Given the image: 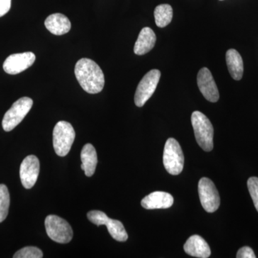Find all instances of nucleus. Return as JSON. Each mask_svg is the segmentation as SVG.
<instances>
[{
    "label": "nucleus",
    "mask_w": 258,
    "mask_h": 258,
    "mask_svg": "<svg viewBox=\"0 0 258 258\" xmlns=\"http://www.w3.org/2000/svg\"><path fill=\"white\" fill-rule=\"evenodd\" d=\"M75 74L86 92L96 94L101 92L104 87L103 71L100 66L91 59H80L75 67Z\"/></svg>",
    "instance_id": "1"
},
{
    "label": "nucleus",
    "mask_w": 258,
    "mask_h": 258,
    "mask_svg": "<svg viewBox=\"0 0 258 258\" xmlns=\"http://www.w3.org/2000/svg\"><path fill=\"white\" fill-rule=\"evenodd\" d=\"M191 121L199 146L205 152H211L214 146V128L210 119L201 112L195 111L191 114Z\"/></svg>",
    "instance_id": "2"
},
{
    "label": "nucleus",
    "mask_w": 258,
    "mask_h": 258,
    "mask_svg": "<svg viewBox=\"0 0 258 258\" xmlns=\"http://www.w3.org/2000/svg\"><path fill=\"white\" fill-rule=\"evenodd\" d=\"M53 147L59 157H66L71 151L76 132L74 127L69 122L61 120L57 123L53 129Z\"/></svg>",
    "instance_id": "3"
},
{
    "label": "nucleus",
    "mask_w": 258,
    "mask_h": 258,
    "mask_svg": "<svg viewBox=\"0 0 258 258\" xmlns=\"http://www.w3.org/2000/svg\"><path fill=\"white\" fill-rule=\"evenodd\" d=\"M163 163L166 171L171 175H178L182 171L184 154L176 139L170 138L166 141L163 154Z\"/></svg>",
    "instance_id": "4"
},
{
    "label": "nucleus",
    "mask_w": 258,
    "mask_h": 258,
    "mask_svg": "<svg viewBox=\"0 0 258 258\" xmlns=\"http://www.w3.org/2000/svg\"><path fill=\"white\" fill-rule=\"evenodd\" d=\"M47 235L57 243H69L72 240L74 232L69 222L57 215H48L45 220Z\"/></svg>",
    "instance_id": "5"
},
{
    "label": "nucleus",
    "mask_w": 258,
    "mask_h": 258,
    "mask_svg": "<svg viewBox=\"0 0 258 258\" xmlns=\"http://www.w3.org/2000/svg\"><path fill=\"white\" fill-rule=\"evenodd\" d=\"M33 101L28 97H23L15 102L3 118V127L5 132H11L20 124L31 109Z\"/></svg>",
    "instance_id": "6"
},
{
    "label": "nucleus",
    "mask_w": 258,
    "mask_h": 258,
    "mask_svg": "<svg viewBox=\"0 0 258 258\" xmlns=\"http://www.w3.org/2000/svg\"><path fill=\"white\" fill-rule=\"evenodd\" d=\"M161 78V72L159 70L154 69L148 72L137 86L134 102L136 106H144L148 100L152 96L157 89L158 83Z\"/></svg>",
    "instance_id": "7"
},
{
    "label": "nucleus",
    "mask_w": 258,
    "mask_h": 258,
    "mask_svg": "<svg viewBox=\"0 0 258 258\" xmlns=\"http://www.w3.org/2000/svg\"><path fill=\"white\" fill-rule=\"evenodd\" d=\"M199 195L204 210L212 213L218 210L220 198L216 186L209 178L203 177L199 181Z\"/></svg>",
    "instance_id": "8"
},
{
    "label": "nucleus",
    "mask_w": 258,
    "mask_h": 258,
    "mask_svg": "<svg viewBox=\"0 0 258 258\" xmlns=\"http://www.w3.org/2000/svg\"><path fill=\"white\" fill-rule=\"evenodd\" d=\"M35 58V54L32 52L13 54L5 60L3 69L8 74H19L31 67Z\"/></svg>",
    "instance_id": "9"
},
{
    "label": "nucleus",
    "mask_w": 258,
    "mask_h": 258,
    "mask_svg": "<svg viewBox=\"0 0 258 258\" xmlns=\"http://www.w3.org/2000/svg\"><path fill=\"white\" fill-rule=\"evenodd\" d=\"M40 173V161L34 155L28 156L20 165V176L25 189H31L36 183Z\"/></svg>",
    "instance_id": "10"
},
{
    "label": "nucleus",
    "mask_w": 258,
    "mask_h": 258,
    "mask_svg": "<svg viewBox=\"0 0 258 258\" xmlns=\"http://www.w3.org/2000/svg\"><path fill=\"white\" fill-rule=\"evenodd\" d=\"M198 85L200 92L208 101L215 103L220 98L218 88L210 70L203 68L199 71Z\"/></svg>",
    "instance_id": "11"
},
{
    "label": "nucleus",
    "mask_w": 258,
    "mask_h": 258,
    "mask_svg": "<svg viewBox=\"0 0 258 258\" xmlns=\"http://www.w3.org/2000/svg\"><path fill=\"white\" fill-rule=\"evenodd\" d=\"M174 204L172 195L164 191H154L142 200V206L147 210L168 209Z\"/></svg>",
    "instance_id": "12"
},
{
    "label": "nucleus",
    "mask_w": 258,
    "mask_h": 258,
    "mask_svg": "<svg viewBox=\"0 0 258 258\" xmlns=\"http://www.w3.org/2000/svg\"><path fill=\"white\" fill-rule=\"evenodd\" d=\"M184 249L186 254L193 257L208 258L211 254V249L208 242L198 235L191 236L186 240Z\"/></svg>",
    "instance_id": "13"
},
{
    "label": "nucleus",
    "mask_w": 258,
    "mask_h": 258,
    "mask_svg": "<svg viewBox=\"0 0 258 258\" xmlns=\"http://www.w3.org/2000/svg\"><path fill=\"white\" fill-rule=\"evenodd\" d=\"M157 40L155 33L150 28H144L139 33L138 39L134 45V53L143 55L152 50Z\"/></svg>",
    "instance_id": "14"
},
{
    "label": "nucleus",
    "mask_w": 258,
    "mask_h": 258,
    "mask_svg": "<svg viewBox=\"0 0 258 258\" xmlns=\"http://www.w3.org/2000/svg\"><path fill=\"white\" fill-rule=\"evenodd\" d=\"M47 30L55 35H62L71 30V23L66 15L55 13L47 17L45 21Z\"/></svg>",
    "instance_id": "15"
},
{
    "label": "nucleus",
    "mask_w": 258,
    "mask_h": 258,
    "mask_svg": "<svg viewBox=\"0 0 258 258\" xmlns=\"http://www.w3.org/2000/svg\"><path fill=\"white\" fill-rule=\"evenodd\" d=\"M226 62L229 73L232 79L240 81L243 76V60L238 52L235 49H230L226 53Z\"/></svg>",
    "instance_id": "16"
},
{
    "label": "nucleus",
    "mask_w": 258,
    "mask_h": 258,
    "mask_svg": "<svg viewBox=\"0 0 258 258\" xmlns=\"http://www.w3.org/2000/svg\"><path fill=\"white\" fill-rule=\"evenodd\" d=\"M81 161L84 166L85 174L92 176L96 171L98 158L94 147L91 144H87L83 147L81 154Z\"/></svg>",
    "instance_id": "17"
},
{
    "label": "nucleus",
    "mask_w": 258,
    "mask_h": 258,
    "mask_svg": "<svg viewBox=\"0 0 258 258\" xmlns=\"http://www.w3.org/2000/svg\"><path fill=\"white\" fill-rule=\"evenodd\" d=\"M154 18L159 28H165L172 20V8L167 4L158 5L154 10Z\"/></svg>",
    "instance_id": "18"
},
{
    "label": "nucleus",
    "mask_w": 258,
    "mask_h": 258,
    "mask_svg": "<svg viewBox=\"0 0 258 258\" xmlns=\"http://www.w3.org/2000/svg\"><path fill=\"white\" fill-rule=\"evenodd\" d=\"M105 225L106 226L110 235L114 240L118 242H125L128 240V234L122 222L108 217Z\"/></svg>",
    "instance_id": "19"
},
{
    "label": "nucleus",
    "mask_w": 258,
    "mask_h": 258,
    "mask_svg": "<svg viewBox=\"0 0 258 258\" xmlns=\"http://www.w3.org/2000/svg\"><path fill=\"white\" fill-rule=\"evenodd\" d=\"M10 197L6 185L0 184V223L7 218L9 212Z\"/></svg>",
    "instance_id": "20"
},
{
    "label": "nucleus",
    "mask_w": 258,
    "mask_h": 258,
    "mask_svg": "<svg viewBox=\"0 0 258 258\" xmlns=\"http://www.w3.org/2000/svg\"><path fill=\"white\" fill-rule=\"evenodd\" d=\"M43 257L41 249L36 247H25L20 249L13 256L14 258H42Z\"/></svg>",
    "instance_id": "21"
},
{
    "label": "nucleus",
    "mask_w": 258,
    "mask_h": 258,
    "mask_svg": "<svg viewBox=\"0 0 258 258\" xmlns=\"http://www.w3.org/2000/svg\"><path fill=\"white\" fill-rule=\"evenodd\" d=\"M88 220L97 226L105 225L108 217L106 213L99 210H92L88 212Z\"/></svg>",
    "instance_id": "22"
},
{
    "label": "nucleus",
    "mask_w": 258,
    "mask_h": 258,
    "mask_svg": "<svg viewBox=\"0 0 258 258\" xmlns=\"http://www.w3.org/2000/svg\"><path fill=\"white\" fill-rule=\"evenodd\" d=\"M247 187L254 207L258 212V178L255 176L249 178L247 180Z\"/></svg>",
    "instance_id": "23"
},
{
    "label": "nucleus",
    "mask_w": 258,
    "mask_h": 258,
    "mask_svg": "<svg viewBox=\"0 0 258 258\" xmlns=\"http://www.w3.org/2000/svg\"><path fill=\"white\" fill-rule=\"evenodd\" d=\"M236 257L237 258H255L256 256L251 247L244 246L239 249Z\"/></svg>",
    "instance_id": "24"
},
{
    "label": "nucleus",
    "mask_w": 258,
    "mask_h": 258,
    "mask_svg": "<svg viewBox=\"0 0 258 258\" xmlns=\"http://www.w3.org/2000/svg\"><path fill=\"white\" fill-rule=\"evenodd\" d=\"M11 8V0H0V18L6 15Z\"/></svg>",
    "instance_id": "25"
},
{
    "label": "nucleus",
    "mask_w": 258,
    "mask_h": 258,
    "mask_svg": "<svg viewBox=\"0 0 258 258\" xmlns=\"http://www.w3.org/2000/svg\"><path fill=\"white\" fill-rule=\"evenodd\" d=\"M220 1H222V0H220Z\"/></svg>",
    "instance_id": "26"
}]
</instances>
